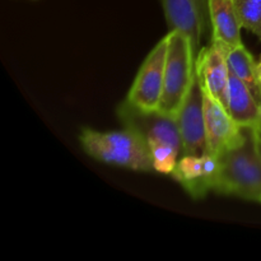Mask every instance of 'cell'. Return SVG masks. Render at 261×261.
<instances>
[{"label":"cell","instance_id":"cell-1","mask_svg":"<svg viewBox=\"0 0 261 261\" xmlns=\"http://www.w3.org/2000/svg\"><path fill=\"white\" fill-rule=\"evenodd\" d=\"M260 126H241L239 138L218 154L217 193L261 203Z\"/></svg>","mask_w":261,"mask_h":261},{"label":"cell","instance_id":"cell-2","mask_svg":"<svg viewBox=\"0 0 261 261\" xmlns=\"http://www.w3.org/2000/svg\"><path fill=\"white\" fill-rule=\"evenodd\" d=\"M125 127L137 132L149 148L155 172L171 175L182 155V139L176 116L160 110H143L125 99L117 107Z\"/></svg>","mask_w":261,"mask_h":261},{"label":"cell","instance_id":"cell-3","mask_svg":"<svg viewBox=\"0 0 261 261\" xmlns=\"http://www.w3.org/2000/svg\"><path fill=\"white\" fill-rule=\"evenodd\" d=\"M79 140L84 152L99 162L140 172L154 171L149 148L143 138L129 127L117 132H97L86 127Z\"/></svg>","mask_w":261,"mask_h":261},{"label":"cell","instance_id":"cell-4","mask_svg":"<svg viewBox=\"0 0 261 261\" xmlns=\"http://www.w3.org/2000/svg\"><path fill=\"white\" fill-rule=\"evenodd\" d=\"M196 54L190 38L181 31L167 35L165 83L158 110L176 116L195 78Z\"/></svg>","mask_w":261,"mask_h":261},{"label":"cell","instance_id":"cell-5","mask_svg":"<svg viewBox=\"0 0 261 261\" xmlns=\"http://www.w3.org/2000/svg\"><path fill=\"white\" fill-rule=\"evenodd\" d=\"M167 36L148 54L127 93L126 101L143 110H158L165 83Z\"/></svg>","mask_w":261,"mask_h":261},{"label":"cell","instance_id":"cell-6","mask_svg":"<svg viewBox=\"0 0 261 261\" xmlns=\"http://www.w3.org/2000/svg\"><path fill=\"white\" fill-rule=\"evenodd\" d=\"M176 119L182 139V154H203L209 152L204 117V91L198 74H195Z\"/></svg>","mask_w":261,"mask_h":261},{"label":"cell","instance_id":"cell-7","mask_svg":"<svg viewBox=\"0 0 261 261\" xmlns=\"http://www.w3.org/2000/svg\"><path fill=\"white\" fill-rule=\"evenodd\" d=\"M228 53L227 46L212 40L208 46L199 50L195 61L201 86L227 110L229 102Z\"/></svg>","mask_w":261,"mask_h":261},{"label":"cell","instance_id":"cell-8","mask_svg":"<svg viewBox=\"0 0 261 261\" xmlns=\"http://www.w3.org/2000/svg\"><path fill=\"white\" fill-rule=\"evenodd\" d=\"M219 160L212 152L203 154H182L171 176L193 196L200 199L209 191H216Z\"/></svg>","mask_w":261,"mask_h":261},{"label":"cell","instance_id":"cell-9","mask_svg":"<svg viewBox=\"0 0 261 261\" xmlns=\"http://www.w3.org/2000/svg\"><path fill=\"white\" fill-rule=\"evenodd\" d=\"M162 5L171 30L185 33L198 54L201 37L211 22L208 0H162Z\"/></svg>","mask_w":261,"mask_h":261},{"label":"cell","instance_id":"cell-10","mask_svg":"<svg viewBox=\"0 0 261 261\" xmlns=\"http://www.w3.org/2000/svg\"><path fill=\"white\" fill-rule=\"evenodd\" d=\"M203 91L206 144L209 152L218 155L239 138L241 126L204 87Z\"/></svg>","mask_w":261,"mask_h":261},{"label":"cell","instance_id":"cell-11","mask_svg":"<svg viewBox=\"0 0 261 261\" xmlns=\"http://www.w3.org/2000/svg\"><path fill=\"white\" fill-rule=\"evenodd\" d=\"M208 9L212 40L223 43L229 50L242 45V24L233 0H208Z\"/></svg>","mask_w":261,"mask_h":261},{"label":"cell","instance_id":"cell-12","mask_svg":"<svg viewBox=\"0 0 261 261\" xmlns=\"http://www.w3.org/2000/svg\"><path fill=\"white\" fill-rule=\"evenodd\" d=\"M228 111L240 126H260V103L249 87L229 68Z\"/></svg>","mask_w":261,"mask_h":261},{"label":"cell","instance_id":"cell-13","mask_svg":"<svg viewBox=\"0 0 261 261\" xmlns=\"http://www.w3.org/2000/svg\"><path fill=\"white\" fill-rule=\"evenodd\" d=\"M228 63L229 68L249 87L256 101L261 103V88L257 81L256 61L254 56L249 53V50L245 47L244 43L229 50Z\"/></svg>","mask_w":261,"mask_h":261},{"label":"cell","instance_id":"cell-14","mask_svg":"<svg viewBox=\"0 0 261 261\" xmlns=\"http://www.w3.org/2000/svg\"><path fill=\"white\" fill-rule=\"evenodd\" d=\"M242 27L261 40V0H233Z\"/></svg>","mask_w":261,"mask_h":261},{"label":"cell","instance_id":"cell-15","mask_svg":"<svg viewBox=\"0 0 261 261\" xmlns=\"http://www.w3.org/2000/svg\"><path fill=\"white\" fill-rule=\"evenodd\" d=\"M256 71H257V81H259L260 88H261V56H260V60L256 61Z\"/></svg>","mask_w":261,"mask_h":261},{"label":"cell","instance_id":"cell-16","mask_svg":"<svg viewBox=\"0 0 261 261\" xmlns=\"http://www.w3.org/2000/svg\"><path fill=\"white\" fill-rule=\"evenodd\" d=\"M259 144H260V150H261V135H260V139H259Z\"/></svg>","mask_w":261,"mask_h":261},{"label":"cell","instance_id":"cell-17","mask_svg":"<svg viewBox=\"0 0 261 261\" xmlns=\"http://www.w3.org/2000/svg\"><path fill=\"white\" fill-rule=\"evenodd\" d=\"M260 121H261V103H260Z\"/></svg>","mask_w":261,"mask_h":261}]
</instances>
